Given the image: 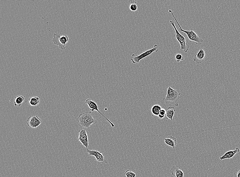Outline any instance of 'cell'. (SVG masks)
Wrapping results in <instances>:
<instances>
[{"label": "cell", "instance_id": "cell-1", "mask_svg": "<svg viewBox=\"0 0 240 177\" xmlns=\"http://www.w3.org/2000/svg\"><path fill=\"white\" fill-rule=\"evenodd\" d=\"M169 12L171 14L173 18H174L176 22H177L178 25L179 26L180 31L186 34L190 42H195L196 45H201L203 43V40L193 30V29H191V30L190 31L183 30L181 26L180 25L177 20L176 19L172 11L171 10H169Z\"/></svg>", "mask_w": 240, "mask_h": 177}, {"label": "cell", "instance_id": "cell-2", "mask_svg": "<svg viewBox=\"0 0 240 177\" xmlns=\"http://www.w3.org/2000/svg\"><path fill=\"white\" fill-rule=\"evenodd\" d=\"M167 93V94L166 96L163 99L165 103L173 104L176 106H179V100L181 94L179 91L174 89L170 86H169Z\"/></svg>", "mask_w": 240, "mask_h": 177}, {"label": "cell", "instance_id": "cell-3", "mask_svg": "<svg viewBox=\"0 0 240 177\" xmlns=\"http://www.w3.org/2000/svg\"><path fill=\"white\" fill-rule=\"evenodd\" d=\"M77 119L79 122L80 126L84 129L90 128V126L95 123L96 121L91 112L82 113L79 116Z\"/></svg>", "mask_w": 240, "mask_h": 177}, {"label": "cell", "instance_id": "cell-4", "mask_svg": "<svg viewBox=\"0 0 240 177\" xmlns=\"http://www.w3.org/2000/svg\"><path fill=\"white\" fill-rule=\"evenodd\" d=\"M170 24L172 25L175 31V35L174 37L179 42L181 48L180 51L182 52L187 53L189 50L190 45L187 44L186 38L180 33L176 27L175 22L173 20H170Z\"/></svg>", "mask_w": 240, "mask_h": 177}, {"label": "cell", "instance_id": "cell-5", "mask_svg": "<svg viewBox=\"0 0 240 177\" xmlns=\"http://www.w3.org/2000/svg\"><path fill=\"white\" fill-rule=\"evenodd\" d=\"M158 51V45L157 44H155L154 45V47L152 49L148 50L143 52L142 53L140 54V55L137 56L134 54H132V57L130 58V59L133 64H138L140 63V60L142 59L150 56L151 54L154 53V52H157Z\"/></svg>", "mask_w": 240, "mask_h": 177}, {"label": "cell", "instance_id": "cell-6", "mask_svg": "<svg viewBox=\"0 0 240 177\" xmlns=\"http://www.w3.org/2000/svg\"><path fill=\"white\" fill-rule=\"evenodd\" d=\"M68 40L69 38L67 35L54 33L52 41L55 44L58 45L59 48L64 50Z\"/></svg>", "mask_w": 240, "mask_h": 177}, {"label": "cell", "instance_id": "cell-7", "mask_svg": "<svg viewBox=\"0 0 240 177\" xmlns=\"http://www.w3.org/2000/svg\"><path fill=\"white\" fill-rule=\"evenodd\" d=\"M85 104H87L89 108L90 109V110L91 112H93V111H97V112L99 113L100 114L110 123L112 127L114 128V127H115V125H114V124L113 123H112L110 120L107 119L106 117H105V116L100 112L99 108H98V105L95 102L92 101V100L90 99H88L86 101Z\"/></svg>", "mask_w": 240, "mask_h": 177}, {"label": "cell", "instance_id": "cell-8", "mask_svg": "<svg viewBox=\"0 0 240 177\" xmlns=\"http://www.w3.org/2000/svg\"><path fill=\"white\" fill-rule=\"evenodd\" d=\"M42 123V120L37 115H33L29 117L27 120V125L30 128H35Z\"/></svg>", "mask_w": 240, "mask_h": 177}, {"label": "cell", "instance_id": "cell-9", "mask_svg": "<svg viewBox=\"0 0 240 177\" xmlns=\"http://www.w3.org/2000/svg\"><path fill=\"white\" fill-rule=\"evenodd\" d=\"M78 140L86 148L89 147L88 133L85 129L82 128L79 130Z\"/></svg>", "mask_w": 240, "mask_h": 177}, {"label": "cell", "instance_id": "cell-10", "mask_svg": "<svg viewBox=\"0 0 240 177\" xmlns=\"http://www.w3.org/2000/svg\"><path fill=\"white\" fill-rule=\"evenodd\" d=\"M206 57V54L204 49L201 48L198 53L194 56L193 62H196L198 64H201L204 62Z\"/></svg>", "mask_w": 240, "mask_h": 177}, {"label": "cell", "instance_id": "cell-11", "mask_svg": "<svg viewBox=\"0 0 240 177\" xmlns=\"http://www.w3.org/2000/svg\"><path fill=\"white\" fill-rule=\"evenodd\" d=\"M239 149L238 147H236L234 150L228 151L226 152L223 156L220 157V159L221 160H223L232 158L237 153H239Z\"/></svg>", "mask_w": 240, "mask_h": 177}, {"label": "cell", "instance_id": "cell-12", "mask_svg": "<svg viewBox=\"0 0 240 177\" xmlns=\"http://www.w3.org/2000/svg\"><path fill=\"white\" fill-rule=\"evenodd\" d=\"M171 173L175 177H184V173L180 167L174 165L171 169Z\"/></svg>", "mask_w": 240, "mask_h": 177}, {"label": "cell", "instance_id": "cell-13", "mask_svg": "<svg viewBox=\"0 0 240 177\" xmlns=\"http://www.w3.org/2000/svg\"><path fill=\"white\" fill-rule=\"evenodd\" d=\"M164 143L168 146L172 147L173 149L175 148L177 145V139L173 136H169L167 138H164Z\"/></svg>", "mask_w": 240, "mask_h": 177}, {"label": "cell", "instance_id": "cell-14", "mask_svg": "<svg viewBox=\"0 0 240 177\" xmlns=\"http://www.w3.org/2000/svg\"><path fill=\"white\" fill-rule=\"evenodd\" d=\"M165 118L166 120H170L172 121L173 117L176 112L175 109L174 107H169L166 110Z\"/></svg>", "mask_w": 240, "mask_h": 177}, {"label": "cell", "instance_id": "cell-15", "mask_svg": "<svg viewBox=\"0 0 240 177\" xmlns=\"http://www.w3.org/2000/svg\"><path fill=\"white\" fill-rule=\"evenodd\" d=\"M40 97L35 96L31 97L28 99L29 105L31 106H36L39 105Z\"/></svg>", "mask_w": 240, "mask_h": 177}, {"label": "cell", "instance_id": "cell-16", "mask_svg": "<svg viewBox=\"0 0 240 177\" xmlns=\"http://www.w3.org/2000/svg\"><path fill=\"white\" fill-rule=\"evenodd\" d=\"M25 98L22 95H18L15 97L14 105L16 107H20L24 101Z\"/></svg>", "mask_w": 240, "mask_h": 177}, {"label": "cell", "instance_id": "cell-17", "mask_svg": "<svg viewBox=\"0 0 240 177\" xmlns=\"http://www.w3.org/2000/svg\"><path fill=\"white\" fill-rule=\"evenodd\" d=\"M129 2L130 10L132 12H136L138 8L137 2L133 0H130Z\"/></svg>", "mask_w": 240, "mask_h": 177}, {"label": "cell", "instance_id": "cell-18", "mask_svg": "<svg viewBox=\"0 0 240 177\" xmlns=\"http://www.w3.org/2000/svg\"><path fill=\"white\" fill-rule=\"evenodd\" d=\"M162 108L160 106L158 105H154L152 106V112L154 115L158 116Z\"/></svg>", "mask_w": 240, "mask_h": 177}, {"label": "cell", "instance_id": "cell-19", "mask_svg": "<svg viewBox=\"0 0 240 177\" xmlns=\"http://www.w3.org/2000/svg\"><path fill=\"white\" fill-rule=\"evenodd\" d=\"M95 157L96 160L98 162H104V157L103 155L102 152H98Z\"/></svg>", "mask_w": 240, "mask_h": 177}, {"label": "cell", "instance_id": "cell-20", "mask_svg": "<svg viewBox=\"0 0 240 177\" xmlns=\"http://www.w3.org/2000/svg\"><path fill=\"white\" fill-rule=\"evenodd\" d=\"M166 110L164 108H162L159 113V114L158 115V117L159 119H162L165 117Z\"/></svg>", "mask_w": 240, "mask_h": 177}, {"label": "cell", "instance_id": "cell-21", "mask_svg": "<svg viewBox=\"0 0 240 177\" xmlns=\"http://www.w3.org/2000/svg\"><path fill=\"white\" fill-rule=\"evenodd\" d=\"M124 175L127 177H136V174L133 171L130 170H127L124 173Z\"/></svg>", "mask_w": 240, "mask_h": 177}, {"label": "cell", "instance_id": "cell-22", "mask_svg": "<svg viewBox=\"0 0 240 177\" xmlns=\"http://www.w3.org/2000/svg\"><path fill=\"white\" fill-rule=\"evenodd\" d=\"M175 58L177 62H180V61L184 60L185 58L181 54H176Z\"/></svg>", "mask_w": 240, "mask_h": 177}, {"label": "cell", "instance_id": "cell-23", "mask_svg": "<svg viewBox=\"0 0 240 177\" xmlns=\"http://www.w3.org/2000/svg\"><path fill=\"white\" fill-rule=\"evenodd\" d=\"M86 152L89 153L90 156H95L99 151L97 150L93 149L90 150L88 149H86Z\"/></svg>", "mask_w": 240, "mask_h": 177}, {"label": "cell", "instance_id": "cell-24", "mask_svg": "<svg viewBox=\"0 0 240 177\" xmlns=\"http://www.w3.org/2000/svg\"><path fill=\"white\" fill-rule=\"evenodd\" d=\"M234 177H240V167L235 170L234 173Z\"/></svg>", "mask_w": 240, "mask_h": 177}]
</instances>
